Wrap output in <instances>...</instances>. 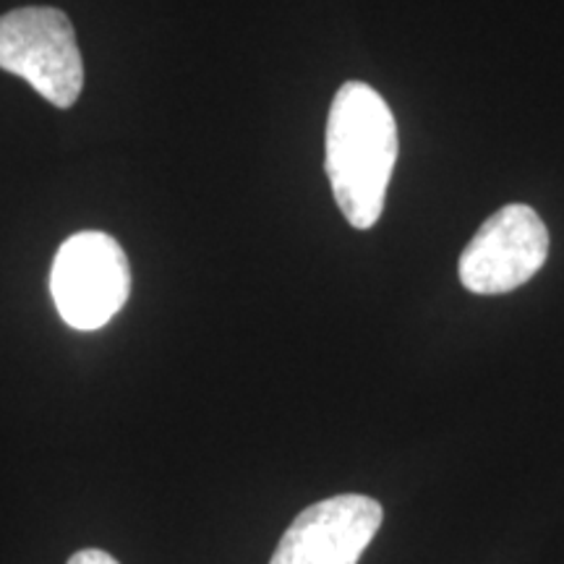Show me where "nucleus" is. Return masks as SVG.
<instances>
[{"instance_id":"nucleus-1","label":"nucleus","mask_w":564,"mask_h":564,"mask_svg":"<svg viewBox=\"0 0 564 564\" xmlns=\"http://www.w3.org/2000/svg\"><path fill=\"white\" fill-rule=\"evenodd\" d=\"M398 150V123L384 97L364 82H345L329 108L324 167L337 207L356 230L382 217Z\"/></svg>"},{"instance_id":"nucleus-2","label":"nucleus","mask_w":564,"mask_h":564,"mask_svg":"<svg viewBox=\"0 0 564 564\" xmlns=\"http://www.w3.org/2000/svg\"><path fill=\"white\" fill-rule=\"evenodd\" d=\"M0 68L30 82L55 108H70L84 89L76 32L58 9L30 6L0 17Z\"/></svg>"},{"instance_id":"nucleus-3","label":"nucleus","mask_w":564,"mask_h":564,"mask_svg":"<svg viewBox=\"0 0 564 564\" xmlns=\"http://www.w3.org/2000/svg\"><path fill=\"white\" fill-rule=\"evenodd\" d=\"M129 259L108 232H76L55 253L51 293L68 327L82 333L105 327L129 301Z\"/></svg>"},{"instance_id":"nucleus-4","label":"nucleus","mask_w":564,"mask_h":564,"mask_svg":"<svg viewBox=\"0 0 564 564\" xmlns=\"http://www.w3.org/2000/svg\"><path fill=\"white\" fill-rule=\"evenodd\" d=\"M549 257V230L528 204H507L486 220L457 262L470 293L499 295L525 285Z\"/></svg>"},{"instance_id":"nucleus-5","label":"nucleus","mask_w":564,"mask_h":564,"mask_svg":"<svg viewBox=\"0 0 564 564\" xmlns=\"http://www.w3.org/2000/svg\"><path fill=\"white\" fill-rule=\"evenodd\" d=\"M382 518V505L361 494L324 499L293 520L270 564H358Z\"/></svg>"},{"instance_id":"nucleus-6","label":"nucleus","mask_w":564,"mask_h":564,"mask_svg":"<svg viewBox=\"0 0 564 564\" xmlns=\"http://www.w3.org/2000/svg\"><path fill=\"white\" fill-rule=\"evenodd\" d=\"M68 564H118V560L108 552H102V549H84V552H76L70 556Z\"/></svg>"}]
</instances>
